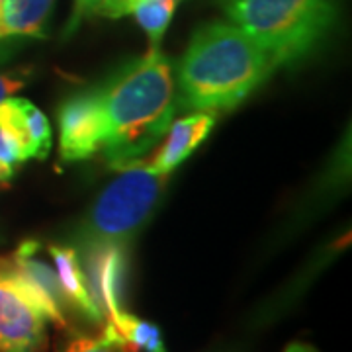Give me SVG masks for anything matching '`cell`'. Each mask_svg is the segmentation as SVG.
Instances as JSON below:
<instances>
[{
	"mask_svg": "<svg viewBox=\"0 0 352 352\" xmlns=\"http://www.w3.org/2000/svg\"><path fill=\"white\" fill-rule=\"evenodd\" d=\"M102 0H76L75 14H73V20H71V28H75L78 24L80 18L85 16H90V14H98V8H100Z\"/></svg>",
	"mask_w": 352,
	"mask_h": 352,
	"instance_id": "obj_18",
	"label": "cell"
},
{
	"mask_svg": "<svg viewBox=\"0 0 352 352\" xmlns=\"http://www.w3.org/2000/svg\"><path fill=\"white\" fill-rule=\"evenodd\" d=\"M180 0H138L131 6V16L147 34L151 50H157L163 41L164 32L170 24Z\"/></svg>",
	"mask_w": 352,
	"mask_h": 352,
	"instance_id": "obj_14",
	"label": "cell"
},
{
	"mask_svg": "<svg viewBox=\"0 0 352 352\" xmlns=\"http://www.w3.org/2000/svg\"><path fill=\"white\" fill-rule=\"evenodd\" d=\"M55 0H4L0 8V41L45 38Z\"/></svg>",
	"mask_w": 352,
	"mask_h": 352,
	"instance_id": "obj_12",
	"label": "cell"
},
{
	"mask_svg": "<svg viewBox=\"0 0 352 352\" xmlns=\"http://www.w3.org/2000/svg\"><path fill=\"white\" fill-rule=\"evenodd\" d=\"M50 254L55 264L57 278L61 282L65 300L69 303V309L94 325H102L104 315L90 294V286L78 251L75 247H67V245H51Z\"/></svg>",
	"mask_w": 352,
	"mask_h": 352,
	"instance_id": "obj_11",
	"label": "cell"
},
{
	"mask_svg": "<svg viewBox=\"0 0 352 352\" xmlns=\"http://www.w3.org/2000/svg\"><path fill=\"white\" fill-rule=\"evenodd\" d=\"M47 319L0 261V352H41Z\"/></svg>",
	"mask_w": 352,
	"mask_h": 352,
	"instance_id": "obj_7",
	"label": "cell"
},
{
	"mask_svg": "<svg viewBox=\"0 0 352 352\" xmlns=\"http://www.w3.org/2000/svg\"><path fill=\"white\" fill-rule=\"evenodd\" d=\"M59 155L65 163L87 161L102 151L108 124L98 87L78 90L59 106Z\"/></svg>",
	"mask_w": 352,
	"mask_h": 352,
	"instance_id": "obj_5",
	"label": "cell"
},
{
	"mask_svg": "<svg viewBox=\"0 0 352 352\" xmlns=\"http://www.w3.org/2000/svg\"><path fill=\"white\" fill-rule=\"evenodd\" d=\"M106 327L112 329L127 346H133L143 352H166L161 329L153 325L151 321H145L138 315L129 314L127 309L122 315H118L113 321H108Z\"/></svg>",
	"mask_w": 352,
	"mask_h": 352,
	"instance_id": "obj_13",
	"label": "cell"
},
{
	"mask_svg": "<svg viewBox=\"0 0 352 352\" xmlns=\"http://www.w3.org/2000/svg\"><path fill=\"white\" fill-rule=\"evenodd\" d=\"M39 249L38 241H24L10 258H2V264L14 282L24 289L25 296L41 309L47 321L57 327H67V314L71 311L69 303L65 300L55 266H50L39 256Z\"/></svg>",
	"mask_w": 352,
	"mask_h": 352,
	"instance_id": "obj_6",
	"label": "cell"
},
{
	"mask_svg": "<svg viewBox=\"0 0 352 352\" xmlns=\"http://www.w3.org/2000/svg\"><path fill=\"white\" fill-rule=\"evenodd\" d=\"M61 352H131L112 329L106 327L100 337H88V335H75L65 342Z\"/></svg>",
	"mask_w": 352,
	"mask_h": 352,
	"instance_id": "obj_15",
	"label": "cell"
},
{
	"mask_svg": "<svg viewBox=\"0 0 352 352\" xmlns=\"http://www.w3.org/2000/svg\"><path fill=\"white\" fill-rule=\"evenodd\" d=\"M85 266L90 294L104 321H113L126 311V278H127V247L106 245L80 254Z\"/></svg>",
	"mask_w": 352,
	"mask_h": 352,
	"instance_id": "obj_8",
	"label": "cell"
},
{
	"mask_svg": "<svg viewBox=\"0 0 352 352\" xmlns=\"http://www.w3.org/2000/svg\"><path fill=\"white\" fill-rule=\"evenodd\" d=\"M12 47L8 45V41H0V102L8 96H14L18 90L28 85L30 80V69L22 67H4L6 59L10 57Z\"/></svg>",
	"mask_w": 352,
	"mask_h": 352,
	"instance_id": "obj_16",
	"label": "cell"
},
{
	"mask_svg": "<svg viewBox=\"0 0 352 352\" xmlns=\"http://www.w3.org/2000/svg\"><path fill=\"white\" fill-rule=\"evenodd\" d=\"M226 12L274 67L309 55L335 22L331 0H226Z\"/></svg>",
	"mask_w": 352,
	"mask_h": 352,
	"instance_id": "obj_3",
	"label": "cell"
},
{
	"mask_svg": "<svg viewBox=\"0 0 352 352\" xmlns=\"http://www.w3.org/2000/svg\"><path fill=\"white\" fill-rule=\"evenodd\" d=\"M0 241H2V239H0Z\"/></svg>",
	"mask_w": 352,
	"mask_h": 352,
	"instance_id": "obj_21",
	"label": "cell"
},
{
	"mask_svg": "<svg viewBox=\"0 0 352 352\" xmlns=\"http://www.w3.org/2000/svg\"><path fill=\"white\" fill-rule=\"evenodd\" d=\"M0 129L16 141L24 157L45 161L51 151V126L45 113L25 98L0 102Z\"/></svg>",
	"mask_w": 352,
	"mask_h": 352,
	"instance_id": "obj_9",
	"label": "cell"
},
{
	"mask_svg": "<svg viewBox=\"0 0 352 352\" xmlns=\"http://www.w3.org/2000/svg\"><path fill=\"white\" fill-rule=\"evenodd\" d=\"M276 67L235 24L200 28L176 69V102L190 112H226L247 100Z\"/></svg>",
	"mask_w": 352,
	"mask_h": 352,
	"instance_id": "obj_2",
	"label": "cell"
},
{
	"mask_svg": "<svg viewBox=\"0 0 352 352\" xmlns=\"http://www.w3.org/2000/svg\"><path fill=\"white\" fill-rule=\"evenodd\" d=\"M284 352H317L311 346V344H307V342H292L286 346V351Z\"/></svg>",
	"mask_w": 352,
	"mask_h": 352,
	"instance_id": "obj_19",
	"label": "cell"
},
{
	"mask_svg": "<svg viewBox=\"0 0 352 352\" xmlns=\"http://www.w3.org/2000/svg\"><path fill=\"white\" fill-rule=\"evenodd\" d=\"M168 176L149 164H129L104 188L75 235L78 254L106 247H127L157 210Z\"/></svg>",
	"mask_w": 352,
	"mask_h": 352,
	"instance_id": "obj_4",
	"label": "cell"
},
{
	"mask_svg": "<svg viewBox=\"0 0 352 352\" xmlns=\"http://www.w3.org/2000/svg\"><path fill=\"white\" fill-rule=\"evenodd\" d=\"M2 2H4V0H0V8H2Z\"/></svg>",
	"mask_w": 352,
	"mask_h": 352,
	"instance_id": "obj_20",
	"label": "cell"
},
{
	"mask_svg": "<svg viewBox=\"0 0 352 352\" xmlns=\"http://www.w3.org/2000/svg\"><path fill=\"white\" fill-rule=\"evenodd\" d=\"M173 71V61L157 47L98 85L108 124L102 153L116 170L141 163L168 131L176 112Z\"/></svg>",
	"mask_w": 352,
	"mask_h": 352,
	"instance_id": "obj_1",
	"label": "cell"
},
{
	"mask_svg": "<svg viewBox=\"0 0 352 352\" xmlns=\"http://www.w3.org/2000/svg\"><path fill=\"white\" fill-rule=\"evenodd\" d=\"M215 122L217 118L212 112H194L176 120L175 124H170L168 127L166 131L168 135L161 145V149L155 153L149 166L159 175H173L208 139L215 127Z\"/></svg>",
	"mask_w": 352,
	"mask_h": 352,
	"instance_id": "obj_10",
	"label": "cell"
},
{
	"mask_svg": "<svg viewBox=\"0 0 352 352\" xmlns=\"http://www.w3.org/2000/svg\"><path fill=\"white\" fill-rule=\"evenodd\" d=\"M25 161L28 159L24 157L22 149L16 145V141L0 129V182L14 178L18 166L24 164Z\"/></svg>",
	"mask_w": 352,
	"mask_h": 352,
	"instance_id": "obj_17",
	"label": "cell"
}]
</instances>
